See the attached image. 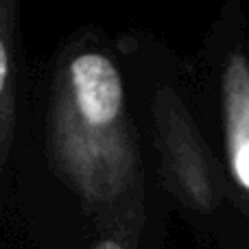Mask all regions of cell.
<instances>
[{
    "label": "cell",
    "instance_id": "cell-5",
    "mask_svg": "<svg viewBox=\"0 0 249 249\" xmlns=\"http://www.w3.org/2000/svg\"><path fill=\"white\" fill-rule=\"evenodd\" d=\"M144 228V212L118 216L99 228V241L94 249H138Z\"/></svg>",
    "mask_w": 249,
    "mask_h": 249
},
{
    "label": "cell",
    "instance_id": "cell-2",
    "mask_svg": "<svg viewBox=\"0 0 249 249\" xmlns=\"http://www.w3.org/2000/svg\"><path fill=\"white\" fill-rule=\"evenodd\" d=\"M151 112L164 184L186 208L212 212L221 201L219 177L184 101L173 88L162 86L153 94Z\"/></svg>",
    "mask_w": 249,
    "mask_h": 249
},
{
    "label": "cell",
    "instance_id": "cell-4",
    "mask_svg": "<svg viewBox=\"0 0 249 249\" xmlns=\"http://www.w3.org/2000/svg\"><path fill=\"white\" fill-rule=\"evenodd\" d=\"M20 4L0 2V166H7L18 123V46Z\"/></svg>",
    "mask_w": 249,
    "mask_h": 249
},
{
    "label": "cell",
    "instance_id": "cell-1",
    "mask_svg": "<svg viewBox=\"0 0 249 249\" xmlns=\"http://www.w3.org/2000/svg\"><path fill=\"white\" fill-rule=\"evenodd\" d=\"M46 155L96 228L144 212V171L124 79L107 53L74 46L61 55L48 103Z\"/></svg>",
    "mask_w": 249,
    "mask_h": 249
},
{
    "label": "cell",
    "instance_id": "cell-3",
    "mask_svg": "<svg viewBox=\"0 0 249 249\" xmlns=\"http://www.w3.org/2000/svg\"><path fill=\"white\" fill-rule=\"evenodd\" d=\"M223 142L230 175L249 199V59L236 51L221 79Z\"/></svg>",
    "mask_w": 249,
    "mask_h": 249
}]
</instances>
